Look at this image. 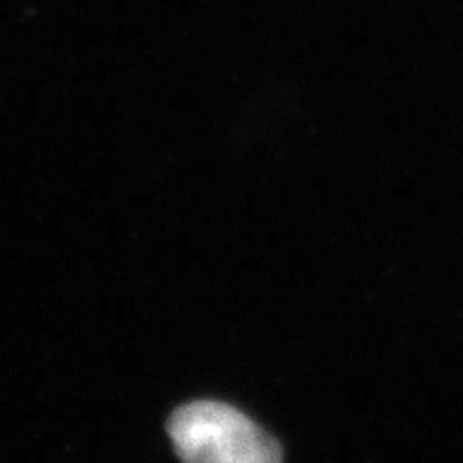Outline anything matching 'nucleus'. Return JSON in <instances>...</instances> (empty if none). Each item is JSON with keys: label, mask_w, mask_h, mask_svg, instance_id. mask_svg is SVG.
<instances>
[{"label": "nucleus", "mask_w": 463, "mask_h": 463, "mask_svg": "<svg viewBox=\"0 0 463 463\" xmlns=\"http://www.w3.org/2000/svg\"><path fill=\"white\" fill-rule=\"evenodd\" d=\"M174 450L183 463H281L273 436L247 414L222 402H191L167 420Z\"/></svg>", "instance_id": "f257e3e1"}]
</instances>
